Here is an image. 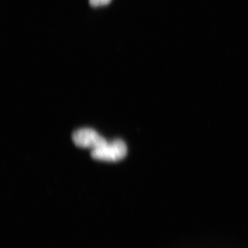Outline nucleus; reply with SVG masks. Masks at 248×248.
Segmentation results:
<instances>
[{
    "label": "nucleus",
    "mask_w": 248,
    "mask_h": 248,
    "mask_svg": "<svg viewBox=\"0 0 248 248\" xmlns=\"http://www.w3.org/2000/svg\"><path fill=\"white\" fill-rule=\"evenodd\" d=\"M72 139L77 146L80 148L96 149L107 144V140L91 128H83L76 130L72 135Z\"/></svg>",
    "instance_id": "f03ea898"
},
{
    "label": "nucleus",
    "mask_w": 248,
    "mask_h": 248,
    "mask_svg": "<svg viewBox=\"0 0 248 248\" xmlns=\"http://www.w3.org/2000/svg\"><path fill=\"white\" fill-rule=\"evenodd\" d=\"M110 1L111 0H90V2L93 6H102L108 4Z\"/></svg>",
    "instance_id": "7ed1b4c3"
},
{
    "label": "nucleus",
    "mask_w": 248,
    "mask_h": 248,
    "mask_svg": "<svg viewBox=\"0 0 248 248\" xmlns=\"http://www.w3.org/2000/svg\"><path fill=\"white\" fill-rule=\"evenodd\" d=\"M127 147L122 140H117L93 149L91 156L94 159L106 161H117L126 156Z\"/></svg>",
    "instance_id": "f257e3e1"
}]
</instances>
